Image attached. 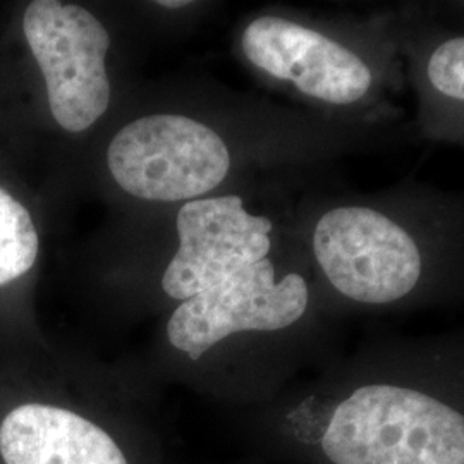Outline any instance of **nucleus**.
I'll return each instance as SVG.
<instances>
[{"label":"nucleus","instance_id":"f257e3e1","mask_svg":"<svg viewBox=\"0 0 464 464\" xmlns=\"http://www.w3.org/2000/svg\"><path fill=\"white\" fill-rule=\"evenodd\" d=\"M306 248L349 314L464 308V189L404 178L327 199L308 218Z\"/></svg>","mask_w":464,"mask_h":464},{"label":"nucleus","instance_id":"f03ea898","mask_svg":"<svg viewBox=\"0 0 464 464\" xmlns=\"http://www.w3.org/2000/svg\"><path fill=\"white\" fill-rule=\"evenodd\" d=\"M316 411L322 464H464V327L366 337Z\"/></svg>","mask_w":464,"mask_h":464},{"label":"nucleus","instance_id":"7ed1b4c3","mask_svg":"<svg viewBox=\"0 0 464 464\" xmlns=\"http://www.w3.org/2000/svg\"><path fill=\"white\" fill-rule=\"evenodd\" d=\"M239 44L249 66L341 122L404 121L394 105L404 67L381 7L332 23L266 13L249 21Z\"/></svg>","mask_w":464,"mask_h":464},{"label":"nucleus","instance_id":"20e7f679","mask_svg":"<svg viewBox=\"0 0 464 464\" xmlns=\"http://www.w3.org/2000/svg\"><path fill=\"white\" fill-rule=\"evenodd\" d=\"M314 303L310 277L299 266H281L274 251L183 301L167 324V337L178 351L199 360L236 334L282 335L298 331L314 314Z\"/></svg>","mask_w":464,"mask_h":464},{"label":"nucleus","instance_id":"39448f33","mask_svg":"<svg viewBox=\"0 0 464 464\" xmlns=\"http://www.w3.org/2000/svg\"><path fill=\"white\" fill-rule=\"evenodd\" d=\"M231 164L220 134L178 114L140 117L119 130L107 149L117 186L147 201L199 198L227 178Z\"/></svg>","mask_w":464,"mask_h":464},{"label":"nucleus","instance_id":"423d86ee","mask_svg":"<svg viewBox=\"0 0 464 464\" xmlns=\"http://www.w3.org/2000/svg\"><path fill=\"white\" fill-rule=\"evenodd\" d=\"M23 34L44 76L55 122L67 133L90 130L111 103L107 28L82 5L34 0L24 11Z\"/></svg>","mask_w":464,"mask_h":464},{"label":"nucleus","instance_id":"0eeeda50","mask_svg":"<svg viewBox=\"0 0 464 464\" xmlns=\"http://www.w3.org/2000/svg\"><path fill=\"white\" fill-rule=\"evenodd\" d=\"M381 9L415 95L416 141L464 147V30L431 16L425 2Z\"/></svg>","mask_w":464,"mask_h":464},{"label":"nucleus","instance_id":"6e6552de","mask_svg":"<svg viewBox=\"0 0 464 464\" xmlns=\"http://www.w3.org/2000/svg\"><path fill=\"white\" fill-rule=\"evenodd\" d=\"M179 248L162 277L174 299L193 298L276 251V222L237 195L186 201L176 220Z\"/></svg>","mask_w":464,"mask_h":464},{"label":"nucleus","instance_id":"1a4fd4ad","mask_svg":"<svg viewBox=\"0 0 464 464\" xmlns=\"http://www.w3.org/2000/svg\"><path fill=\"white\" fill-rule=\"evenodd\" d=\"M5 464H128L116 440L92 420L50 404H23L0 425Z\"/></svg>","mask_w":464,"mask_h":464},{"label":"nucleus","instance_id":"9d476101","mask_svg":"<svg viewBox=\"0 0 464 464\" xmlns=\"http://www.w3.org/2000/svg\"><path fill=\"white\" fill-rule=\"evenodd\" d=\"M38 232L28 208L0 188V287L21 279L38 256Z\"/></svg>","mask_w":464,"mask_h":464},{"label":"nucleus","instance_id":"9b49d317","mask_svg":"<svg viewBox=\"0 0 464 464\" xmlns=\"http://www.w3.org/2000/svg\"><path fill=\"white\" fill-rule=\"evenodd\" d=\"M425 5L444 24L464 30V2H425Z\"/></svg>","mask_w":464,"mask_h":464},{"label":"nucleus","instance_id":"f8f14e48","mask_svg":"<svg viewBox=\"0 0 464 464\" xmlns=\"http://www.w3.org/2000/svg\"><path fill=\"white\" fill-rule=\"evenodd\" d=\"M160 7H169V9H178V7H186L189 5V2H159Z\"/></svg>","mask_w":464,"mask_h":464}]
</instances>
